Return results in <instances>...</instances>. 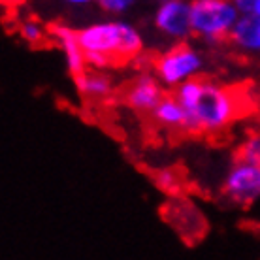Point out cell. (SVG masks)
<instances>
[{"label": "cell", "mask_w": 260, "mask_h": 260, "mask_svg": "<svg viewBox=\"0 0 260 260\" xmlns=\"http://www.w3.org/2000/svg\"><path fill=\"white\" fill-rule=\"evenodd\" d=\"M174 96L187 113L185 130L190 134H219L243 111L240 92L206 78L183 83L174 91Z\"/></svg>", "instance_id": "cell-1"}, {"label": "cell", "mask_w": 260, "mask_h": 260, "mask_svg": "<svg viewBox=\"0 0 260 260\" xmlns=\"http://www.w3.org/2000/svg\"><path fill=\"white\" fill-rule=\"evenodd\" d=\"M240 12L230 0H194L192 2V34L206 42L230 38Z\"/></svg>", "instance_id": "cell-3"}, {"label": "cell", "mask_w": 260, "mask_h": 260, "mask_svg": "<svg viewBox=\"0 0 260 260\" xmlns=\"http://www.w3.org/2000/svg\"><path fill=\"white\" fill-rule=\"evenodd\" d=\"M49 34L53 36V40H57V44L60 46V49L64 51V59L66 66H68V72L70 76H81V74H87V57H85L83 49H81V44H79L78 38V30L70 28L68 25H62V23H55V25L49 28Z\"/></svg>", "instance_id": "cell-8"}, {"label": "cell", "mask_w": 260, "mask_h": 260, "mask_svg": "<svg viewBox=\"0 0 260 260\" xmlns=\"http://www.w3.org/2000/svg\"><path fill=\"white\" fill-rule=\"evenodd\" d=\"M151 119L158 126H164V128L185 130V126H187V113H185L183 106L177 102L174 94H166L160 100V104L156 106L151 113Z\"/></svg>", "instance_id": "cell-10"}, {"label": "cell", "mask_w": 260, "mask_h": 260, "mask_svg": "<svg viewBox=\"0 0 260 260\" xmlns=\"http://www.w3.org/2000/svg\"><path fill=\"white\" fill-rule=\"evenodd\" d=\"M19 32H21V38L25 40V42H28V44H32V46H38V44H42L46 40V28L36 19L21 21Z\"/></svg>", "instance_id": "cell-14"}, {"label": "cell", "mask_w": 260, "mask_h": 260, "mask_svg": "<svg viewBox=\"0 0 260 260\" xmlns=\"http://www.w3.org/2000/svg\"><path fill=\"white\" fill-rule=\"evenodd\" d=\"M72 79H74V85L79 94L83 98H91V100H102L113 89L111 79L102 72H87L81 76H74Z\"/></svg>", "instance_id": "cell-11"}, {"label": "cell", "mask_w": 260, "mask_h": 260, "mask_svg": "<svg viewBox=\"0 0 260 260\" xmlns=\"http://www.w3.org/2000/svg\"><path fill=\"white\" fill-rule=\"evenodd\" d=\"M222 196L238 208H249L260 200V166L236 160L222 181Z\"/></svg>", "instance_id": "cell-5"}, {"label": "cell", "mask_w": 260, "mask_h": 260, "mask_svg": "<svg viewBox=\"0 0 260 260\" xmlns=\"http://www.w3.org/2000/svg\"><path fill=\"white\" fill-rule=\"evenodd\" d=\"M70 6L78 8V6H89V0H70Z\"/></svg>", "instance_id": "cell-17"}, {"label": "cell", "mask_w": 260, "mask_h": 260, "mask_svg": "<svg viewBox=\"0 0 260 260\" xmlns=\"http://www.w3.org/2000/svg\"><path fill=\"white\" fill-rule=\"evenodd\" d=\"M78 38L87 57V64L94 70H104L108 66L134 59L143 49L140 30L123 19L87 25L78 30Z\"/></svg>", "instance_id": "cell-2"}, {"label": "cell", "mask_w": 260, "mask_h": 260, "mask_svg": "<svg viewBox=\"0 0 260 260\" xmlns=\"http://www.w3.org/2000/svg\"><path fill=\"white\" fill-rule=\"evenodd\" d=\"M153 179H155L156 187L168 196H177L183 190V176L176 168L158 170L153 176Z\"/></svg>", "instance_id": "cell-12"}, {"label": "cell", "mask_w": 260, "mask_h": 260, "mask_svg": "<svg viewBox=\"0 0 260 260\" xmlns=\"http://www.w3.org/2000/svg\"><path fill=\"white\" fill-rule=\"evenodd\" d=\"M100 8L108 13H113V15H123L130 10V8L134 6V2L132 0H100L98 2Z\"/></svg>", "instance_id": "cell-15"}, {"label": "cell", "mask_w": 260, "mask_h": 260, "mask_svg": "<svg viewBox=\"0 0 260 260\" xmlns=\"http://www.w3.org/2000/svg\"><path fill=\"white\" fill-rule=\"evenodd\" d=\"M230 42L236 49L247 55H260V17L241 15L230 32Z\"/></svg>", "instance_id": "cell-9"}, {"label": "cell", "mask_w": 260, "mask_h": 260, "mask_svg": "<svg viewBox=\"0 0 260 260\" xmlns=\"http://www.w3.org/2000/svg\"><path fill=\"white\" fill-rule=\"evenodd\" d=\"M238 160L260 166V132L249 134L238 149Z\"/></svg>", "instance_id": "cell-13"}, {"label": "cell", "mask_w": 260, "mask_h": 260, "mask_svg": "<svg viewBox=\"0 0 260 260\" xmlns=\"http://www.w3.org/2000/svg\"><path fill=\"white\" fill-rule=\"evenodd\" d=\"M192 2L185 0H164L155 10V26L172 40L185 44L192 36Z\"/></svg>", "instance_id": "cell-6"}, {"label": "cell", "mask_w": 260, "mask_h": 260, "mask_svg": "<svg viewBox=\"0 0 260 260\" xmlns=\"http://www.w3.org/2000/svg\"><path fill=\"white\" fill-rule=\"evenodd\" d=\"M234 4L240 15H256V17H260V0H236Z\"/></svg>", "instance_id": "cell-16"}, {"label": "cell", "mask_w": 260, "mask_h": 260, "mask_svg": "<svg viewBox=\"0 0 260 260\" xmlns=\"http://www.w3.org/2000/svg\"><path fill=\"white\" fill-rule=\"evenodd\" d=\"M204 59L202 53L187 44H177L153 59V74L162 87L176 91L190 79L200 78Z\"/></svg>", "instance_id": "cell-4"}, {"label": "cell", "mask_w": 260, "mask_h": 260, "mask_svg": "<svg viewBox=\"0 0 260 260\" xmlns=\"http://www.w3.org/2000/svg\"><path fill=\"white\" fill-rule=\"evenodd\" d=\"M164 96V87L155 78V74H140L124 91L123 100L130 110L151 115Z\"/></svg>", "instance_id": "cell-7"}]
</instances>
